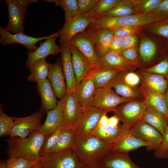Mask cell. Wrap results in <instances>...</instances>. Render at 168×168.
Wrapping results in <instances>:
<instances>
[{"instance_id": "83f0119b", "label": "cell", "mask_w": 168, "mask_h": 168, "mask_svg": "<svg viewBox=\"0 0 168 168\" xmlns=\"http://www.w3.org/2000/svg\"><path fill=\"white\" fill-rule=\"evenodd\" d=\"M145 142L140 138L125 133L114 145L112 152L126 153L146 147Z\"/></svg>"}, {"instance_id": "5b68a950", "label": "cell", "mask_w": 168, "mask_h": 168, "mask_svg": "<svg viewBox=\"0 0 168 168\" xmlns=\"http://www.w3.org/2000/svg\"><path fill=\"white\" fill-rule=\"evenodd\" d=\"M147 107L144 101L133 100L120 105L113 112L122 123L123 128L127 131L142 119Z\"/></svg>"}, {"instance_id": "f907efd6", "label": "cell", "mask_w": 168, "mask_h": 168, "mask_svg": "<svg viewBox=\"0 0 168 168\" xmlns=\"http://www.w3.org/2000/svg\"><path fill=\"white\" fill-rule=\"evenodd\" d=\"M123 45L121 51L127 49L133 48L137 44L138 39L136 35L133 34L123 38Z\"/></svg>"}, {"instance_id": "f6af8a7d", "label": "cell", "mask_w": 168, "mask_h": 168, "mask_svg": "<svg viewBox=\"0 0 168 168\" xmlns=\"http://www.w3.org/2000/svg\"><path fill=\"white\" fill-rule=\"evenodd\" d=\"M161 0H147L138 2V7L143 13L155 11L161 2Z\"/></svg>"}, {"instance_id": "cb8c5ba5", "label": "cell", "mask_w": 168, "mask_h": 168, "mask_svg": "<svg viewBox=\"0 0 168 168\" xmlns=\"http://www.w3.org/2000/svg\"><path fill=\"white\" fill-rule=\"evenodd\" d=\"M123 71L119 69H112L93 67L86 77L93 81L96 88L107 87L110 82L120 72Z\"/></svg>"}, {"instance_id": "9c48e42d", "label": "cell", "mask_w": 168, "mask_h": 168, "mask_svg": "<svg viewBox=\"0 0 168 168\" xmlns=\"http://www.w3.org/2000/svg\"><path fill=\"white\" fill-rule=\"evenodd\" d=\"M44 113L40 110L26 117H13L14 125L10 137L25 138L32 133L39 130L42 125L41 121Z\"/></svg>"}, {"instance_id": "c3c4849f", "label": "cell", "mask_w": 168, "mask_h": 168, "mask_svg": "<svg viewBox=\"0 0 168 168\" xmlns=\"http://www.w3.org/2000/svg\"><path fill=\"white\" fill-rule=\"evenodd\" d=\"M120 53L126 60L129 62L134 63L137 59V49L135 47L126 49Z\"/></svg>"}, {"instance_id": "74e56055", "label": "cell", "mask_w": 168, "mask_h": 168, "mask_svg": "<svg viewBox=\"0 0 168 168\" xmlns=\"http://www.w3.org/2000/svg\"><path fill=\"white\" fill-rule=\"evenodd\" d=\"M3 105L0 104V137L9 135L14 125L13 116L7 115L4 111Z\"/></svg>"}, {"instance_id": "7dc6e473", "label": "cell", "mask_w": 168, "mask_h": 168, "mask_svg": "<svg viewBox=\"0 0 168 168\" xmlns=\"http://www.w3.org/2000/svg\"><path fill=\"white\" fill-rule=\"evenodd\" d=\"M160 22V24L152 28V31L161 37L168 39V18Z\"/></svg>"}, {"instance_id": "2e32d148", "label": "cell", "mask_w": 168, "mask_h": 168, "mask_svg": "<svg viewBox=\"0 0 168 168\" xmlns=\"http://www.w3.org/2000/svg\"><path fill=\"white\" fill-rule=\"evenodd\" d=\"M60 43V59L65 78L66 93H74L77 84L72 63L70 44L68 42Z\"/></svg>"}, {"instance_id": "277c9868", "label": "cell", "mask_w": 168, "mask_h": 168, "mask_svg": "<svg viewBox=\"0 0 168 168\" xmlns=\"http://www.w3.org/2000/svg\"><path fill=\"white\" fill-rule=\"evenodd\" d=\"M8 22L4 29L10 33L25 34L24 24L27 8L37 0H6Z\"/></svg>"}, {"instance_id": "816d5d0a", "label": "cell", "mask_w": 168, "mask_h": 168, "mask_svg": "<svg viewBox=\"0 0 168 168\" xmlns=\"http://www.w3.org/2000/svg\"><path fill=\"white\" fill-rule=\"evenodd\" d=\"M155 11L156 13L168 15V0H162Z\"/></svg>"}, {"instance_id": "b9f144b4", "label": "cell", "mask_w": 168, "mask_h": 168, "mask_svg": "<svg viewBox=\"0 0 168 168\" xmlns=\"http://www.w3.org/2000/svg\"><path fill=\"white\" fill-rule=\"evenodd\" d=\"M143 72L162 76L168 75V58H165L157 64L146 68Z\"/></svg>"}, {"instance_id": "603a6c76", "label": "cell", "mask_w": 168, "mask_h": 168, "mask_svg": "<svg viewBox=\"0 0 168 168\" xmlns=\"http://www.w3.org/2000/svg\"><path fill=\"white\" fill-rule=\"evenodd\" d=\"M63 119L62 105L59 100L55 107L47 112L45 120L39 130L47 135L62 126Z\"/></svg>"}, {"instance_id": "4316f807", "label": "cell", "mask_w": 168, "mask_h": 168, "mask_svg": "<svg viewBox=\"0 0 168 168\" xmlns=\"http://www.w3.org/2000/svg\"><path fill=\"white\" fill-rule=\"evenodd\" d=\"M126 131L122 125L115 127L108 125L105 127L97 128L92 135L106 142L115 145Z\"/></svg>"}, {"instance_id": "db71d44e", "label": "cell", "mask_w": 168, "mask_h": 168, "mask_svg": "<svg viewBox=\"0 0 168 168\" xmlns=\"http://www.w3.org/2000/svg\"><path fill=\"white\" fill-rule=\"evenodd\" d=\"M120 120L119 118L115 115H114L109 118V125L118 127L119 126V124Z\"/></svg>"}, {"instance_id": "7402d4cb", "label": "cell", "mask_w": 168, "mask_h": 168, "mask_svg": "<svg viewBox=\"0 0 168 168\" xmlns=\"http://www.w3.org/2000/svg\"><path fill=\"white\" fill-rule=\"evenodd\" d=\"M102 168H141L131 159L129 152H111L102 161Z\"/></svg>"}, {"instance_id": "f5cc1de1", "label": "cell", "mask_w": 168, "mask_h": 168, "mask_svg": "<svg viewBox=\"0 0 168 168\" xmlns=\"http://www.w3.org/2000/svg\"><path fill=\"white\" fill-rule=\"evenodd\" d=\"M107 113L105 112L101 115L98 123L97 128L105 127L109 125V118L107 115Z\"/></svg>"}, {"instance_id": "9a60e30c", "label": "cell", "mask_w": 168, "mask_h": 168, "mask_svg": "<svg viewBox=\"0 0 168 168\" xmlns=\"http://www.w3.org/2000/svg\"><path fill=\"white\" fill-rule=\"evenodd\" d=\"M59 37L58 32L54 35L46 39L43 42H41L40 46L34 51L27 53V59L26 65L30 69L32 66L38 60L44 58L50 55H55L61 52L60 47L56 43V39Z\"/></svg>"}, {"instance_id": "f1b7e54d", "label": "cell", "mask_w": 168, "mask_h": 168, "mask_svg": "<svg viewBox=\"0 0 168 168\" xmlns=\"http://www.w3.org/2000/svg\"><path fill=\"white\" fill-rule=\"evenodd\" d=\"M141 119L155 128L162 135L168 126L166 119L163 115L147 106Z\"/></svg>"}, {"instance_id": "e575fe53", "label": "cell", "mask_w": 168, "mask_h": 168, "mask_svg": "<svg viewBox=\"0 0 168 168\" xmlns=\"http://www.w3.org/2000/svg\"><path fill=\"white\" fill-rule=\"evenodd\" d=\"M139 51L142 60L145 62H147L151 60L155 55L156 47L152 40L144 37L140 41Z\"/></svg>"}, {"instance_id": "91938a15", "label": "cell", "mask_w": 168, "mask_h": 168, "mask_svg": "<svg viewBox=\"0 0 168 168\" xmlns=\"http://www.w3.org/2000/svg\"><path fill=\"white\" fill-rule=\"evenodd\" d=\"M167 125L168 126V120L167 121Z\"/></svg>"}, {"instance_id": "d590c367", "label": "cell", "mask_w": 168, "mask_h": 168, "mask_svg": "<svg viewBox=\"0 0 168 168\" xmlns=\"http://www.w3.org/2000/svg\"><path fill=\"white\" fill-rule=\"evenodd\" d=\"M134 12L133 8L128 2L120 0L114 7L100 17H123L133 15Z\"/></svg>"}, {"instance_id": "681fc988", "label": "cell", "mask_w": 168, "mask_h": 168, "mask_svg": "<svg viewBox=\"0 0 168 168\" xmlns=\"http://www.w3.org/2000/svg\"><path fill=\"white\" fill-rule=\"evenodd\" d=\"M123 45V38L114 36L110 43V51L120 53Z\"/></svg>"}, {"instance_id": "e0dca14e", "label": "cell", "mask_w": 168, "mask_h": 168, "mask_svg": "<svg viewBox=\"0 0 168 168\" xmlns=\"http://www.w3.org/2000/svg\"><path fill=\"white\" fill-rule=\"evenodd\" d=\"M47 79L56 97L62 99L66 93V85L60 58L54 63H49Z\"/></svg>"}, {"instance_id": "60d3db41", "label": "cell", "mask_w": 168, "mask_h": 168, "mask_svg": "<svg viewBox=\"0 0 168 168\" xmlns=\"http://www.w3.org/2000/svg\"><path fill=\"white\" fill-rule=\"evenodd\" d=\"M154 155L158 158H168V126L163 135L162 140L158 148L154 151Z\"/></svg>"}, {"instance_id": "680465c9", "label": "cell", "mask_w": 168, "mask_h": 168, "mask_svg": "<svg viewBox=\"0 0 168 168\" xmlns=\"http://www.w3.org/2000/svg\"><path fill=\"white\" fill-rule=\"evenodd\" d=\"M82 168H102L100 166H83Z\"/></svg>"}, {"instance_id": "4dcf8cb0", "label": "cell", "mask_w": 168, "mask_h": 168, "mask_svg": "<svg viewBox=\"0 0 168 168\" xmlns=\"http://www.w3.org/2000/svg\"><path fill=\"white\" fill-rule=\"evenodd\" d=\"M119 73L107 86L114 89L116 94L123 98L133 100L139 98L141 95L139 92L124 82Z\"/></svg>"}, {"instance_id": "f546056e", "label": "cell", "mask_w": 168, "mask_h": 168, "mask_svg": "<svg viewBox=\"0 0 168 168\" xmlns=\"http://www.w3.org/2000/svg\"><path fill=\"white\" fill-rule=\"evenodd\" d=\"M76 140V134L75 128L62 127V130L57 144L49 153L56 152L71 149Z\"/></svg>"}, {"instance_id": "ac0fdd59", "label": "cell", "mask_w": 168, "mask_h": 168, "mask_svg": "<svg viewBox=\"0 0 168 168\" xmlns=\"http://www.w3.org/2000/svg\"><path fill=\"white\" fill-rule=\"evenodd\" d=\"M68 42L74 46L94 67L98 66L100 58L92 42L84 31L76 35Z\"/></svg>"}, {"instance_id": "ee69618b", "label": "cell", "mask_w": 168, "mask_h": 168, "mask_svg": "<svg viewBox=\"0 0 168 168\" xmlns=\"http://www.w3.org/2000/svg\"><path fill=\"white\" fill-rule=\"evenodd\" d=\"M99 0H77L78 15L84 14L91 12L97 4Z\"/></svg>"}, {"instance_id": "1f68e13d", "label": "cell", "mask_w": 168, "mask_h": 168, "mask_svg": "<svg viewBox=\"0 0 168 168\" xmlns=\"http://www.w3.org/2000/svg\"><path fill=\"white\" fill-rule=\"evenodd\" d=\"M143 82L150 89L163 95L168 87L166 79L162 75L146 73H141Z\"/></svg>"}, {"instance_id": "52a82bcc", "label": "cell", "mask_w": 168, "mask_h": 168, "mask_svg": "<svg viewBox=\"0 0 168 168\" xmlns=\"http://www.w3.org/2000/svg\"><path fill=\"white\" fill-rule=\"evenodd\" d=\"M44 168H82V166L72 148L40 156Z\"/></svg>"}, {"instance_id": "bcb514c9", "label": "cell", "mask_w": 168, "mask_h": 168, "mask_svg": "<svg viewBox=\"0 0 168 168\" xmlns=\"http://www.w3.org/2000/svg\"><path fill=\"white\" fill-rule=\"evenodd\" d=\"M137 26H124L118 28L114 30L113 32L114 36L123 38L129 35L134 34L138 30Z\"/></svg>"}, {"instance_id": "d6986e66", "label": "cell", "mask_w": 168, "mask_h": 168, "mask_svg": "<svg viewBox=\"0 0 168 168\" xmlns=\"http://www.w3.org/2000/svg\"><path fill=\"white\" fill-rule=\"evenodd\" d=\"M140 90L147 106L158 112L168 120V108L164 95L153 91L143 82Z\"/></svg>"}, {"instance_id": "ffe728a7", "label": "cell", "mask_w": 168, "mask_h": 168, "mask_svg": "<svg viewBox=\"0 0 168 168\" xmlns=\"http://www.w3.org/2000/svg\"><path fill=\"white\" fill-rule=\"evenodd\" d=\"M69 43L77 85L87 76L90 70L95 67L89 62L74 46L71 43Z\"/></svg>"}, {"instance_id": "30bf717a", "label": "cell", "mask_w": 168, "mask_h": 168, "mask_svg": "<svg viewBox=\"0 0 168 168\" xmlns=\"http://www.w3.org/2000/svg\"><path fill=\"white\" fill-rule=\"evenodd\" d=\"M125 133L138 138L144 141L148 151H155L157 149L162 140V135L158 130L141 119Z\"/></svg>"}, {"instance_id": "836d02e7", "label": "cell", "mask_w": 168, "mask_h": 168, "mask_svg": "<svg viewBox=\"0 0 168 168\" xmlns=\"http://www.w3.org/2000/svg\"><path fill=\"white\" fill-rule=\"evenodd\" d=\"M53 2L56 6L61 7L65 12V21L71 20L78 15V6L77 0H45Z\"/></svg>"}, {"instance_id": "484cf974", "label": "cell", "mask_w": 168, "mask_h": 168, "mask_svg": "<svg viewBox=\"0 0 168 168\" xmlns=\"http://www.w3.org/2000/svg\"><path fill=\"white\" fill-rule=\"evenodd\" d=\"M133 64L126 60L119 52L109 51L100 58L97 67L124 71L128 65Z\"/></svg>"}, {"instance_id": "d4e9b609", "label": "cell", "mask_w": 168, "mask_h": 168, "mask_svg": "<svg viewBox=\"0 0 168 168\" xmlns=\"http://www.w3.org/2000/svg\"><path fill=\"white\" fill-rule=\"evenodd\" d=\"M96 89L93 81L87 77L77 85L74 93L82 107L86 108L90 105Z\"/></svg>"}, {"instance_id": "9f6ffc18", "label": "cell", "mask_w": 168, "mask_h": 168, "mask_svg": "<svg viewBox=\"0 0 168 168\" xmlns=\"http://www.w3.org/2000/svg\"><path fill=\"white\" fill-rule=\"evenodd\" d=\"M163 95L168 108V87Z\"/></svg>"}, {"instance_id": "ab89813d", "label": "cell", "mask_w": 168, "mask_h": 168, "mask_svg": "<svg viewBox=\"0 0 168 168\" xmlns=\"http://www.w3.org/2000/svg\"><path fill=\"white\" fill-rule=\"evenodd\" d=\"M37 162L16 157H10L6 161L7 168H30Z\"/></svg>"}, {"instance_id": "5bb4252c", "label": "cell", "mask_w": 168, "mask_h": 168, "mask_svg": "<svg viewBox=\"0 0 168 168\" xmlns=\"http://www.w3.org/2000/svg\"><path fill=\"white\" fill-rule=\"evenodd\" d=\"M54 33L47 36L34 37L23 33L12 34L0 26V44L4 46L16 43L25 46L30 52L35 51L38 47L36 44L39 42L53 36Z\"/></svg>"}, {"instance_id": "d6a6232c", "label": "cell", "mask_w": 168, "mask_h": 168, "mask_svg": "<svg viewBox=\"0 0 168 168\" xmlns=\"http://www.w3.org/2000/svg\"><path fill=\"white\" fill-rule=\"evenodd\" d=\"M49 68V63L47 62L45 58L38 60L30 69V74L27 77V81L37 82L46 79Z\"/></svg>"}, {"instance_id": "6f0895ef", "label": "cell", "mask_w": 168, "mask_h": 168, "mask_svg": "<svg viewBox=\"0 0 168 168\" xmlns=\"http://www.w3.org/2000/svg\"><path fill=\"white\" fill-rule=\"evenodd\" d=\"M0 168H7L6 161H4L2 160L0 161Z\"/></svg>"}, {"instance_id": "6da1fadb", "label": "cell", "mask_w": 168, "mask_h": 168, "mask_svg": "<svg viewBox=\"0 0 168 168\" xmlns=\"http://www.w3.org/2000/svg\"><path fill=\"white\" fill-rule=\"evenodd\" d=\"M114 146L91 135L77 140L72 149L82 167L99 166Z\"/></svg>"}, {"instance_id": "8992f818", "label": "cell", "mask_w": 168, "mask_h": 168, "mask_svg": "<svg viewBox=\"0 0 168 168\" xmlns=\"http://www.w3.org/2000/svg\"><path fill=\"white\" fill-rule=\"evenodd\" d=\"M105 112L91 105L83 108L75 127L77 140L93 134Z\"/></svg>"}, {"instance_id": "7a4b0ae2", "label": "cell", "mask_w": 168, "mask_h": 168, "mask_svg": "<svg viewBox=\"0 0 168 168\" xmlns=\"http://www.w3.org/2000/svg\"><path fill=\"white\" fill-rule=\"evenodd\" d=\"M45 137L39 130L25 138L10 137L7 139V154L9 157H21L31 161L38 162L40 157V150Z\"/></svg>"}, {"instance_id": "44dd1931", "label": "cell", "mask_w": 168, "mask_h": 168, "mask_svg": "<svg viewBox=\"0 0 168 168\" xmlns=\"http://www.w3.org/2000/svg\"><path fill=\"white\" fill-rule=\"evenodd\" d=\"M37 91L41 98V109L44 112L55 107L58 101L48 79L37 82Z\"/></svg>"}, {"instance_id": "11a10c76", "label": "cell", "mask_w": 168, "mask_h": 168, "mask_svg": "<svg viewBox=\"0 0 168 168\" xmlns=\"http://www.w3.org/2000/svg\"><path fill=\"white\" fill-rule=\"evenodd\" d=\"M30 168H44L42 164L38 161L32 166Z\"/></svg>"}, {"instance_id": "4fadbf2b", "label": "cell", "mask_w": 168, "mask_h": 168, "mask_svg": "<svg viewBox=\"0 0 168 168\" xmlns=\"http://www.w3.org/2000/svg\"><path fill=\"white\" fill-rule=\"evenodd\" d=\"M83 31L92 42L96 52L100 58L110 51V43L114 37L113 30L87 27Z\"/></svg>"}, {"instance_id": "f35d334b", "label": "cell", "mask_w": 168, "mask_h": 168, "mask_svg": "<svg viewBox=\"0 0 168 168\" xmlns=\"http://www.w3.org/2000/svg\"><path fill=\"white\" fill-rule=\"evenodd\" d=\"M118 0H99L91 12L94 19L98 18L114 7L119 2Z\"/></svg>"}, {"instance_id": "8d00e7d4", "label": "cell", "mask_w": 168, "mask_h": 168, "mask_svg": "<svg viewBox=\"0 0 168 168\" xmlns=\"http://www.w3.org/2000/svg\"><path fill=\"white\" fill-rule=\"evenodd\" d=\"M62 130L60 127L52 133L46 135L40 152V156L46 155L50 152L57 144Z\"/></svg>"}, {"instance_id": "8fae6325", "label": "cell", "mask_w": 168, "mask_h": 168, "mask_svg": "<svg viewBox=\"0 0 168 168\" xmlns=\"http://www.w3.org/2000/svg\"><path fill=\"white\" fill-rule=\"evenodd\" d=\"M60 100L63 112L62 127L75 128L83 108L74 93H66Z\"/></svg>"}, {"instance_id": "ba28073f", "label": "cell", "mask_w": 168, "mask_h": 168, "mask_svg": "<svg viewBox=\"0 0 168 168\" xmlns=\"http://www.w3.org/2000/svg\"><path fill=\"white\" fill-rule=\"evenodd\" d=\"M132 100L120 96L112 88L107 86L96 89L90 105L108 112L113 111L120 105Z\"/></svg>"}, {"instance_id": "7bdbcfd3", "label": "cell", "mask_w": 168, "mask_h": 168, "mask_svg": "<svg viewBox=\"0 0 168 168\" xmlns=\"http://www.w3.org/2000/svg\"><path fill=\"white\" fill-rule=\"evenodd\" d=\"M122 80L126 84L133 88L137 86L141 81V78L137 74L133 72L119 73Z\"/></svg>"}, {"instance_id": "7c38bea8", "label": "cell", "mask_w": 168, "mask_h": 168, "mask_svg": "<svg viewBox=\"0 0 168 168\" xmlns=\"http://www.w3.org/2000/svg\"><path fill=\"white\" fill-rule=\"evenodd\" d=\"M94 19L91 12L78 15L71 20L65 21L63 28L58 31L60 43L69 42L76 35L83 31Z\"/></svg>"}, {"instance_id": "3957f363", "label": "cell", "mask_w": 168, "mask_h": 168, "mask_svg": "<svg viewBox=\"0 0 168 168\" xmlns=\"http://www.w3.org/2000/svg\"><path fill=\"white\" fill-rule=\"evenodd\" d=\"M168 18V15L153 14L131 15L123 17L102 16L95 19L91 23L95 29L114 30L124 26H137L155 22H160Z\"/></svg>"}]
</instances>
